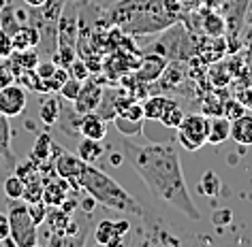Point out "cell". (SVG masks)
<instances>
[{"mask_svg":"<svg viewBox=\"0 0 252 247\" xmlns=\"http://www.w3.org/2000/svg\"><path fill=\"white\" fill-rule=\"evenodd\" d=\"M124 158L137 175L143 179L148 190L156 198L169 202L173 209L184 213L188 220L197 221L201 218L190 192L184 181L180 154L173 143H141L137 145L128 138L122 143Z\"/></svg>","mask_w":252,"mask_h":247,"instance_id":"obj_1","label":"cell"},{"mask_svg":"<svg viewBox=\"0 0 252 247\" xmlns=\"http://www.w3.org/2000/svg\"><path fill=\"white\" fill-rule=\"evenodd\" d=\"M180 0H118L109 15L124 32L143 36L173 26L180 17Z\"/></svg>","mask_w":252,"mask_h":247,"instance_id":"obj_2","label":"cell"},{"mask_svg":"<svg viewBox=\"0 0 252 247\" xmlns=\"http://www.w3.org/2000/svg\"><path fill=\"white\" fill-rule=\"evenodd\" d=\"M75 186L81 188L86 194H90L98 205L122 213V215H143V207L120 186L116 179H111L107 173L96 168L94 164H86L79 177L75 179Z\"/></svg>","mask_w":252,"mask_h":247,"instance_id":"obj_3","label":"cell"},{"mask_svg":"<svg viewBox=\"0 0 252 247\" xmlns=\"http://www.w3.org/2000/svg\"><path fill=\"white\" fill-rule=\"evenodd\" d=\"M9 221H11V239L15 247H34L39 243V226L32 221L28 213L26 200H9Z\"/></svg>","mask_w":252,"mask_h":247,"instance_id":"obj_4","label":"cell"},{"mask_svg":"<svg viewBox=\"0 0 252 247\" xmlns=\"http://www.w3.org/2000/svg\"><path fill=\"white\" fill-rule=\"evenodd\" d=\"M178 143L186 151H197L207 145V130H210V119L203 113H190L184 115L182 124L178 126Z\"/></svg>","mask_w":252,"mask_h":247,"instance_id":"obj_5","label":"cell"},{"mask_svg":"<svg viewBox=\"0 0 252 247\" xmlns=\"http://www.w3.org/2000/svg\"><path fill=\"white\" fill-rule=\"evenodd\" d=\"M130 232V220H103L94 228V241L105 247L122 245L124 237Z\"/></svg>","mask_w":252,"mask_h":247,"instance_id":"obj_6","label":"cell"},{"mask_svg":"<svg viewBox=\"0 0 252 247\" xmlns=\"http://www.w3.org/2000/svg\"><path fill=\"white\" fill-rule=\"evenodd\" d=\"M52 164H54V173L58 177H64L71 183H75V179L79 177V173L84 170L86 162L81 160L77 154H71V151L62 149L60 145L54 143L52 149Z\"/></svg>","mask_w":252,"mask_h":247,"instance_id":"obj_7","label":"cell"},{"mask_svg":"<svg viewBox=\"0 0 252 247\" xmlns=\"http://www.w3.org/2000/svg\"><path fill=\"white\" fill-rule=\"evenodd\" d=\"M28 96L26 90L17 83H9L0 90V113L7 117H17L26 111Z\"/></svg>","mask_w":252,"mask_h":247,"instance_id":"obj_8","label":"cell"},{"mask_svg":"<svg viewBox=\"0 0 252 247\" xmlns=\"http://www.w3.org/2000/svg\"><path fill=\"white\" fill-rule=\"evenodd\" d=\"M103 94H105L103 87L86 79V83L81 85V90H79V96L75 98V103H73L75 111H77L79 115L90 113V111H96L100 107V103H103Z\"/></svg>","mask_w":252,"mask_h":247,"instance_id":"obj_9","label":"cell"},{"mask_svg":"<svg viewBox=\"0 0 252 247\" xmlns=\"http://www.w3.org/2000/svg\"><path fill=\"white\" fill-rule=\"evenodd\" d=\"M68 192H71V181L64 177L56 175L54 179L43 181V202L47 207H60L68 198Z\"/></svg>","mask_w":252,"mask_h":247,"instance_id":"obj_10","label":"cell"},{"mask_svg":"<svg viewBox=\"0 0 252 247\" xmlns=\"http://www.w3.org/2000/svg\"><path fill=\"white\" fill-rule=\"evenodd\" d=\"M167 68V58L165 55H158V54H152L148 55V58H143V62L139 66H137V81H141V83H152V81H158L160 75L165 73Z\"/></svg>","mask_w":252,"mask_h":247,"instance_id":"obj_11","label":"cell"},{"mask_svg":"<svg viewBox=\"0 0 252 247\" xmlns=\"http://www.w3.org/2000/svg\"><path fill=\"white\" fill-rule=\"evenodd\" d=\"M79 135L86 138H94V141H103L107 137V122L100 113H84L79 117Z\"/></svg>","mask_w":252,"mask_h":247,"instance_id":"obj_12","label":"cell"},{"mask_svg":"<svg viewBox=\"0 0 252 247\" xmlns=\"http://www.w3.org/2000/svg\"><path fill=\"white\" fill-rule=\"evenodd\" d=\"M11 41H13V49L22 52V49H34L41 45V30L32 26V24H24L11 34Z\"/></svg>","mask_w":252,"mask_h":247,"instance_id":"obj_13","label":"cell"},{"mask_svg":"<svg viewBox=\"0 0 252 247\" xmlns=\"http://www.w3.org/2000/svg\"><path fill=\"white\" fill-rule=\"evenodd\" d=\"M226 138H231V119H226L224 115H212L210 130H207V143L220 145Z\"/></svg>","mask_w":252,"mask_h":247,"instance_id":"obj_14","label":"cell"},{"mask_svg":"<svg viewBox=\"0 0 252 247\" xmlns=\"http://www.w3.org/2000/svg\"><path fill=\"white\" fill-rule=\"evenodd\" d=\"M175 103L173 98L169 96H160V94H156V96H150L146 103H143V119H150V122H158L160 115L165 113L169 107Z\"/></svg>","mask_w":252,"mask_h":247,"instance_id":"obj_15","label":"cell"},{"mask_svg":"<svg viewBox=\"0 0 252 247\" xmlns=\"http://www.w3.org/2000/svg\"><path fill=\"white\" fill-rule=\"evenodd\" d=\"M231 137L237 145L248 147L252 145V117L250 115H242L231 122Z\"/></svg>","mask_w":252,"mask_h":247,"instance_id":"obj_16","label":"cell"},{"mask_svg":"<svg viewBox=\"0 0 252 247\" xmlns=\"http://www.w3.org/2000/svg\"><path fill=\"white\" fill-rule=\"evenodd\" d=\"M105 154V145L100 141H94V138H81L79 145H77V156L84 160L86 164H94L98 162Z\"/></svg>","mask_w":252,"mask_h":247,"instance_id":"obj_17","label":"cell"},{"mask_svg":"<svg viewBox=\"0 0 252 247\" xmlns=\"http://www.w3.org/2000/svg\"><path fill=\"white\" fill-rule=\"evenodd\" d=\"M52 149H54V138L47 135V132H41L36 137V143L32 151H30V158L39 164H45V162H52Z\"/></svg>","mask_w":252,"mask_h":247,"instance_id":"obj_18","label":"cell"},{"mask_svg":"<svg viewBox=\"0 0 252 247\" xmlns=\"http://www.w3.org/2000/svg\"><path fill=\"white\" fill-rule=\"evenodd\" d=\"M0 156L7 160L11 166H15V154L11 149V126H9V117L0 113Z\"/></svg>","mask_w":252,"mask_h":247,"instance_id":"obj_19","label":"cell"},{"mask_svg":"<svg viewBox=\"0 0 252 247\" xmlns=\"http://www.w3.org/2000/svg\"><path fill=\"white\" fill-rule=\"evenodd\" d=\"M60 111H62V103L58 96H49L41 103V111L39 115L43 119L45 126H56L58 124V117H60Z\"/></svg>","mask_w":252,"mask_h":247,"instance_id":"obj_20","label":"cell"},{"mask_svg":"<svg viewBox=\"0 0 252 247\" xmlns=\"http://www.w3.org/2000/svg\"><path fill=\"white\" fill-rule=\"evenodd\" d=\"M2 190H4V196L7 200H20L24 196V190H26V181L22 179L20 175H7L2 179Z\"/></svg>","mask_w":252,"mask_h":247,"instance_id":"obj_21","label":"cell"},{"mask_svg":"<svg viewBox=\"0 0 252 247\" xmlns=\"http://www.w3.org/2000/svg\"><path fill=\"white\" fill-rule=\"evenodd\" d=\"M246 105L239 100L237 96L235 98H229V100H224L222 103V115L226 117V119H237V117H242V115H246Z\"/></svg>","mask_w":252,"mask_h":247,"instance_id":"obj_22","label":"cell"},{"mask_svg":"<svg viewBox=\"0 0 252 247\" xmlns=\"http://www.w3.org/2000/svg\"><path fill=\"white\" fill-rule=\"evenodd\" d=\"M182 119H184V111H182V107L178 103H173L169 109L162 113L158 122H162L167 126V128H178V126L182 124Z\"/></svg>","mask_w":252,"mask_h":247,"instance_id":"obj_23","label":"cell"},{"mask_svg":"<svg viewBox=\"0 0 252 247\" xmlns=\"http://www.w3.org/2000/svg\"><path fill=\"white\" fill-rule=\"evenodd\" d=\"M113 124H116V128L122 132L124 137H133V135H139V132H141V124L143 122H133V119H126V117L116 115V117H113Z\"/></svg>","mask_w":252,"mask_h":247,"instance_id":"obj_24","label":"cell"},{"mask_svg":"<svg viewBox=\"0 0 252 247\" xmlns=\"http://www.w3.org/2000/svg\"><path fill=\"white\" fill-rule=\"evenodd\" d=\"M218 188H220V179H218V175H216V173H212V170H207V173L203 175V179H201V183H199L201 194H205V196H214V194L218 192Z\"/></svg>","mask_w":252,"mask_h":247,"instance_id":"obj_25","label":"cell"},{"mask_svg":"<svg viewBox=\"0 0 252 247\" xmlns=\"http://www.w3.org/2000/svg\"><path fill=\"white\" fill-rule=\"evenodd\" d=\"M22 200H26V202L43 200V179H32V181H28V183H26V190H24Z\"/></svg>","mask_w":252,"mask_h":247,"instance_id":"obj_26","label":"cell"},{"mask_svg":"<svg viewBox=\"0 0 252 247\" xmlns=\"http://www.w3.org/2000/svg\"><path fill=\"white\" fill-rule=\"evenodd\" d=\"M81 81L79 79H75V77H68L64 83H62L60 87V94H62V98H66L68 103H75V98L79 96V90H81Z\"/></svg>","mask_w":252,"mask_h":247,"instance_id":"obj_27","label":"cell"},{"mask_svg":"<svg viewBox=\"0 0 252 247\" xmlns=\"http://www.w3.org/2000/svg\"><path fill=\"white\" fill-rule=\"evenodd\" d=\"M28 213L30 218H32V221L36 226H41L43 221L47 220V205L43 200H36V202H28Z\"/></svg>","mask_w":252,"mask_h":247,"instance_id":"obj_28","label":"cell"},{"mask_svg":"<svg viewBox=\"0 0 252 247\" xmlns=\"http://www.w3.org/2000/svg\"><path fill=\"white\" fill-rule=\"evenodd\" d=\"M0 243L15 247L13 239H11V221H9V213L0 211Z\"/></svg>","mask_w":252,"mask_h":247,"instance_id":"obj_29","label":"cell"},{"mask_svg":"<svg viewBox=\"0 0 252 247\" xmlns=\"http://www.w3.org/2000/svg\"><path fill=\"white\" fill-rule=\"evenodd\" d=\"M68 75L75 77V79H79V81H86L88 77H90V71H88V66H86L84 60L75 58L71 64H68Z\"/></svg>","mask_w":252,"mask_h":247,"instance_id":"obj_30","label":"cell"},{"mask_svg":"<svg viewBox=\"0 0 252 247\" xmlns=\"http://www.w3.org/2000/svg\"><path fill=\"white\" fill-rule=\"evenodd\" d=\"M205 30L210 32L212 36H216V34H222L224 32V22L220 20L218 15H214V13H210L205 17Z\"/></svg>","mask_w":252,"mask_h":247,"instance_id":"obj_31","label":"cell"},{"mask_svg":"<svg viewBox=\"0 0 252 247\" xmlns=\"http://www.w3.org/2000/svg\"><path fill=\"white\" fill-rule=\"evenodd\" d=\"M11 54H13V41H11V34L7 32V30L0 28V58L7 60Z\"/></svg>","mask_w":252,"mask_h":247,"instance_id":"obj_32","label":"cell"},{"mask_svg":"<svg viewBox=\"0 0 252 247\" xmlns=\"http://www.w3.org/2000/svg\"><path fill=\"white\" fill-rule=\"evenodd\" d=\"M56 68H58V64H56L54 60H45V62H39L34 71H36V75L41 77V81H45V79H49V77H52V75L56 73Z\"/></svg>","mask_w":252,"mask_h":247,"instance_id":"obj_33","label":"cell"},{"mask_svg":"<svg viewBox=\"0 0 252 247\" xmlns=\"http://www.w3.org/2000/svg\"><path fill=\"white\" fill-rule=\"evenodd\" d=\"M237 98L246 105V109H252V83H248L246 87H242V90L237 92Z\"/></svg>","mask_w":252,"mask_h":247,"instance_id":"obj_34","label":"cell"},{"mask_svg":"<svg viewBox=\"0 0 252 247\" xmlns=\"http://www.w3.org/2000/svg\"><path fill=\"white\" fill-rule=\"evenodd\" d=\"M13 79H15V75L11 73L9 66H0V90H2L4 85L13 83Z\"/></svg>","mask_w":252,"mask_h":247,"instance_id":"obj_35","label":"cell"},{"mask_svg":"<svg viewBox=\"0 0 252 247\" xmlns=\"http://www.w3.org/2000/svg\"><path fill=\"white\" fill-rule=\"evenodd\" d=\"M229 220H231V213H229V211H218V213H214V224H220V221H222V224H226Z\"/></svg>","mask_w":252,"mask_h":247,"instance_id":"obj_36","label":"cell"},{"mask_svg":"<svg viewBox=\"0 0 252 247\" xmlns=\"http://www.w3.org/2000/svg\"><path fill=\"white\" fill-rule=\"evenodd\" d=\"M24 2H26L30 9H41V7H45L47 0H24Z\"/></svg>","mask_w":252,"mask_h":247,"instance_id":"obj_37","label":"cell"},{"mask_svg":"<svg viewBox=\"0 0 252 247\" xmlns=\"http://www.w3.org/2000/svg\"><path fill=\"white\" fill-rule=\"evenodd\" d=\"M4 7H7V0H0V13H2Z\"/></svg>","mask_w":252,"mask_h":247,"instance_id":"obj_38","label":"cell"}]
</instances>
